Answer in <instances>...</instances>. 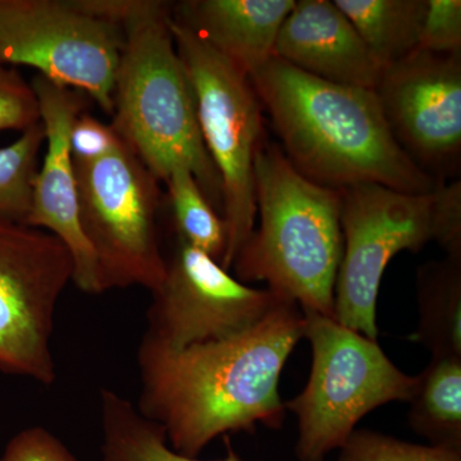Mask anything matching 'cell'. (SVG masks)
Instances as JSON below:
<instances>
[{"instance_id": "obj_12", "label": "cell", "mask_w": 461, "mask_h": 461, "mask_svg": "<svg viewBox=\"0 0 461 461\" xmlns=\"http://www.w3.org/2000/svg\"><path fill=\"white\" fill-rule=\"evenodd\" d=\"M375 91L406 156L436 180L456 177L461 166V54L415 50L382 69Z\"/></svg>"}, {"instance_id": "obj_26", "label": "cell", "mask_w": 461, "mask_h": 461, "mask_svg": "<svg viewBox=\"0 0 461 461\" xmlns=\"http://www.w3.org/2000/svg\"><path fill=\"white\" fill-rule=\"evenodd\" d=\"M0 461H78L57 436L44 427L21 430L9 441Z\"/></svg>"}, {"instance_id": "obj_20", "label": "cell", "mask_w": 461, "mask_h": 461, "mask_svg": "<svg viewBox=\"0 0 461 461\" xmlns=\"http://www.w3.org/2000/svg\"><path fill=\"white\" fill-rule=\"evenodd\" d=\"M165 184L177 239L221 264L227 245L222 215L205 198L198 181L185 167L173 169Z\"/></svg>"}, {"instance_id": "obj_25", "label": "cell", "mask_w": 461, "mask_h": 461, "mask_svg": "<svg viewBox=\"0 0 461 461\" xmlns=\"http://www.w3.org/2000/svg\"><path fill=\"white\" fill-rule=\"evenodd\" d=\"M121 139L111 124L100 122L89 113H80L69 132V151L74 163L98 162L109 156Z\"/></svg>"}, {"instance_id": "obj_11", "label": "cell", "mask_w": 461, "mask_h": 461, "mask_svg": "<svg viewBox=\"0 0 461 461\" xmlns=\"http://www.w3.org/2000/svg\"><path fill=\"white\" fill-rule=\"evenodd\" d=\"M144 338L169 350L230 338L256 326L282 297L233 277L213 258L178 240L151 293Z\"/></svg>"}, {"instance_id": "obj_19", "label": "cell", "mask_w": 461, "mask_h": 461, "mask_svg": "<svg viewBox=\"0 0 461 461\" xmlns=\"http://www.w3.org/2000/svg\"><path fill=\"white\" fill-rule=\"evenodd\" d=\"M417 378L411 429L433 446L461 450V357H432Z\"/></svg>"}, {"instance_id": "obj_2", "label": "cell", "mask_w": 461, "mask_h": 461, "mask_svg": "<svg viewBox=\"0 0 461 461\" xmlns=\"http://www.w3.org/2000/svg\"><path fill=\"white\" fill-rule=\"evenodd\" d=\"M250 81L288 162L315 184L335 190L379 185L406 194L445 184L400 148L375 90L330 83L275 57Z\"/></svg>"}, {"instance_id": "obj_23", "label": "cell", "mask_w": 461, "mask_h": 461, "mask_svg": "<svg viewBox=\"0 0 461 461\" xmlns=\"http://www.w3.org/2000/svg\"><path fill=\"white\" fill-rule=\"evenodd\" d=\"M41 122L38 96L14 67L0 62V131L25 132Z\"/></svg>"}, {"instance_id": "obj_7", "label": "cell", "mask_w": 461, "mask_h": 461, "mask_svg": "<svg viewBox=\"0 0 461 461\" xmlns=\"http://www.w3.org/2000/svg\"><path fill=\"white\" fill-rule=\"evenodd\" d=\"M171 29L193 89L200 133L222 184L227 245L221 266L230 271L256 229L254 163L267 141L263 107L247 74L173 17Z\"/></svg>"}, {"instance_id": "obj_17", "label": "cell", "mask_w": 461, "mask_h": 461, "mask_svg": "<svg viewBox=\"0 0 461 461\" xmlns=\"http://www.w3.org/2000/svg\"><path fill=\"white\" fill-rule=\"evenodd\" d=\"M366 42L381 69L420 44L427 0H333Z\"/></svg>"}, {"instance_id": "obj_22", "label": "cell", "mask_w": 461, "mask_h": 461, "mask_svg": "<svg viewBox=\"0 0 461 461\" xmlns=\"http://www.w3.org/2000/svg\"><path fill=\"white\" fill-rule=\"evenodd\" d=\"M336 461H461V450L402 441L373 430H354Z\"/></svg>"}, {"instance_id": "obj_18", "label": "cell", "mask_w": 461, "mask_h": 461, "mask_svg": "<svg viewBox=\"0 0 461 461\" xmlns=\"http://www.w3.org/2000/svg\"><path fill=\"white\" fill-rule=\"evenodd\" d=\"M103 461H245L227 441L224 459L200 460L176 453L165 430L148 420L126 397L113 390L100 391Z\"/></svg>"}, {"instance_id": "obj_4", "label": "cell", "mask_w": 461, "mask_h": 461, "mask_svg": "<svg viewBox=\"0 0 461 461\" xmlns=\"http://www.w3.org/2000/svg\"><path fill=\"white\" fill-rule=\"evenodd\" d=\"M257 215L232 267L239 281L267 288L303 312L335 318V286L344 239L341 191L309 180L280 145L266 141L254 163Z\"/></svg>"}, {"instance_id": "obj_15", "label": "cell", "mask_w": 461, "mask_h": 461, "mask_svg": "<svg viewBox=\"0 0 461 461\" xmlns=\"http://www.w3.org/2000/svg\"><path fill=\"white\" fill-rule=\"evenodd\" d=\"M296 0H185L172 17L249 77L275 57L285 18Z\"/></svg>"}, {"instance_id": "obj_24", "label": "cell", "mask_w": 461, "mask_h": 461, "mask_svg": "<svg viewBox=\"0 0 461 461\" xmlns=\"http://www.w3.org/2000/svg\"><path fill=\"white\" fill-rule=\"evenodd\" d=\"M417 50L461 54L460 0H427Z\"/></svg>"}, {"instance_id": "obj_9", "label": "cell", "mask_w": 461, "mask_h": 461, "mask_svg": "<svg viewBox=\"0 0 461 461\" xmlns=\"http://www.w3.org/2000/svg\"><path fill=\"white\" fill-rule=\"evenodd\" d=\"M123 41L93 0H0V62L84 91L111 115Z\"/></svg>"}, {"instance_id": "obj_6", "label": "cell", "mask_w": 461, "mask_h": 461, "mask_svg": "<svg viewBox=\"0 0 461 461\" xmlns=\"http://www.w3.org/2000/svg\"><path fill=\"white\" fill-rule=\"evenodd\" d=\"M312 369L302 393L287 402L297 417L299 461H326L366 414L393 402H411L417 375L388 359L377 339L348 329L335 318L303 312Z\"/></svg>"}, {"instance_id": "obj_16", "label": "cell", "mask_w": 461, "mask_h": 461, "mask_svg": "<svg viewBox=\"0 0 461 461\" xmlns=\"http://www.w3.org/2000/svg\"><path fill=\"white\" fill-rule=\"evenodd\" d=\"M417 300L420 324L412 341L432 357H461V258L418 267Z\"/></svg>"}, {"instance_id": "obj_1", "label": "cell", "mask_w": 461, "mask_h": 461, "mask_svg": "<svg viewBox=\"0 0 461 461\" xmlns=\"http://www.w3.org/2000/svg\"><path fill=\"white\" fill-rule=\"evenodd\" d=\"M304 313L282 299L262 321L230 338L169 350L141 339L139 411L165 430L176 453L198 457L217 437L281 429L278 384L288 357L304 338Z\"/></svg>"}, {"instance_id": "obj_5", "label": "cell", "mask_w": 461, "mask_h": 461, "mask_svg": "<svg viewBox=\"0 0 461 461\" xmlns=\"http://www.w3.org/2000/svg\"><path fill=\"white\" fill-rule=\"evenodd\" d=\"M341 191V263L335 286V320L377 339L379 286L388 263L402 251L418 253L429 241L461 258V181L429 194H406L379 185Z\"/></svg>"}, {"instance_id": "obj_13", "label": "cell", "mask_w": 461, "mask_h": 461, "mask_svg": "<svg viewBox=\"0 0 461 461\" xmlns=\"http://www.w3.org/2000/svg\"><path fill=\"white\" fill-rule=\"evenodd\" d=\"M32 86L38 96L45 131V156L32 185V206L25 224L56 236L74 260L76 286L98 295L103 290L98 259L91 249L78 214L77 182L69 151L72 124L83 113L84 102L75 90L36 75Z\"/></svg>"}, {"instance_id": "obj_8", "label": "cell", "mask_w": 461, "mask_h": 461, "mask_svg": "<svg viewBox=\"0 0 461 461\" xmlns=\"http://www.w3.org/2000/svg\"><path fill=\"white\" fill-rule=\"evenodd\" d=\"M74 167L81 229L98 259L103 290L153 293L167 267L158 230L160 182L122 140L98 162Z\"/></svg>"}, {"instance_id": "obj_10", "label": "cell", "mask_w": 461, "mask_h": 461, "mask_svg": "<svg viewBox=\"0 0 461 461\" xmlns=\"http://www.w3.org/2000/svg\"><path fill=\"white\" fill-rule=\"evenodd\" d=\"M72 278L74 260L56 236L0 218V371L53 384L54 315Z\"/></svg>"}, {"instance_id": "obj_21", "label": "cell", "mask_w": 461, "mask_h": 461, "mask_svg": "<svg viewBox=\"0 0 461 461\" xmlns=\"http://www.w3.org/2000/svg\"><path fill=\"white\" fill-rule=\"evenodd\" d=\"M44 144V127L39 122L16 141L0 148V218L25 223Z\"/></svg>"}, {"instance_id": "obj_3", "label": "cell", "mask_w": 461, "mask_h": 461, "mask_svg": "<svg viewBox=\"0 0 461 461\" xmlns=\"http://www.w3.org/2000/svg\"><path fill=\"white\" fill-rule=\"evenodd\" d=\"M172 3L124 0V41L111 126L159 182L185 167L222 215V184L206 151L195 99L171 29Z\"/></svg>"}, {"instance_id": "obj_14", "label": "cell", "mask_w": 461, "mask_h": 461, "mask_svg": "<svg viewBox=\"0 0 461 461\" xmlns=\"http://www.w3.org/2000/svg\"><path fill=\"white\" fill-rule=\"evenodd\" d=\"M275 58L321 80L363 89L375 90L382 72L332 0H297L278 32Z\"/></svg>"}]
</instances>
